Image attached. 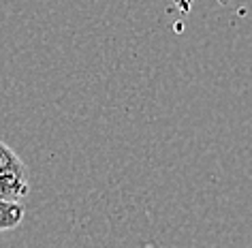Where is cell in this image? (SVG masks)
Wrapping results in <instances>:
<instances>
[{
    "instance_id": "7a4b0ae2",
    "label": "cell",
    "mask_w": 252,
    "mask_h": 248,
    "mask_svg": "<svg viewBox=\"0 0 252 248\" xmlns=\"http://www.w3.org/2000/svg\"><path fill=\"white\" fill-rule=\"evenodd\" d=\"M13 169H28V167L17 156V152L0 139V171H13Z\"/></svg>"
},
{
    "instance_id": "6da1fadb",
    "label": "cell",
    "mask_w": 252,
    "mask_h": 248,
    "mask_svg": "<svg viewBox=\"0 0 252 248\" xmlns=\"http://www.w3.org/2000/svg\"><path fill=\"white\" fill-rule=\"evenodd\" d=\"M24 216H26V208L22 203L0 199V231H11L20 227Z\"/></svg>"
}]
</instances>
